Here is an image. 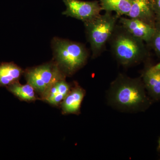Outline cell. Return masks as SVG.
<instances>
[{"label":"cell","mask_w":160,"mask_h":160,"mask_svg":"<svg viewBox=\"0 0 160 160\" xmlns=\"http://www.w3.org/2000/svg\"><path fill=\"white\" fill-rule=\"evenodd\" d=\"M119 22L135 37L143 42L151 41L155 32V26L137 19L120 17Z\"/></svg>","instance_id":"7"},{"label":"cell","mask_w":160,"mask_h":160,"mask_svg":"<svg viewBox=\"0 0 160 160\" xmlns=\"http://www.w3.org/2000/svg\"><path fill=\"white\" fill-rule=\"evenodd\" d=\"M159 23L158 27L155 26V32L151 41L154 49L160 55V22H159Z\"/></svg>","instance_id":"15"},{"label":"cell","mask_w":160,"mask_h":160,"mask_svg":"<svg viewBox=\"0 0 160 160\" xmlns=\"http://www.w3.org/2000/svg\"><path fill=\"white\" fill-rule=\"evenodd\" d=\"M145 88L156 98H160V62L148 67L142 74Z\"/></svg>","instance_id":"9"},{"label":"cell","mask_w":160,"mask_h":160,"mask_svg":"<svg viewBox=\"0 0 160 160\" xmlns=\"http://www.w3.org/2000/svg\"><path fill=\"white\" fill-rule=\"evenodd\" d=\"M108 42L115 58L124 67L136 65L145 56L143 41L130 34L121 25H117Z\"/></svg>","instance_id":"2"},{"label":"cell","mask_w":160,"mask_h":160,"mask_svg":"<svg viewBox=\"0 0 160 160\" xmlns=\"http://www.w3.org/2000/svg\"><path fill=\"white\" fill-rule=\"evenodd\" d=\"M23 73L22 69L12 62L1 63L0 86L7 87L18 82Z\"/></svg>","instance_id":"12"},{"label":"cell","mask_w":160,"mask_h":160,"mask_svg":"<svg viewBox=\"0 0 160 160\" xmlns=\"http://www.w3.org/2000/svg\"><path fill=\"white\" fill-rule=\"evenodd\" d=\"M154 10L155 14L160 22V0H150Z\"/></svg>","instance_id":"16"},{"label":"cell","mask_w":160,"mask_h":160,"mask_svg":"<svg viewBox=\"0 0 160 160\" xmlns=\"http://www.w3.org/2000/svg\"><path fill=\"white\" fill-rule=\"evenodd\" d=\"M66 9L62 14L74 18L83 22L90 21L99 15L102 11L100 2L97 1L63 0Z\"/></svg>","instance_id":"6"},{"label":"cell","mask_w":160,"mask_h":160,"mask_svg":"<svg viewBox=\"0 0 160 160\" xmlns=\"http://www.w3.org/2000/svg\"><path fill=\"white\" fill-rule=\"evenodd\" d=\"M51 46L55 62L65 75L74 74L86 65L89 53L84 44L54 38Z\"/></svg>","instance_id":"3"},{"label":"cell","mask_w":160,"mask_h":160,"mask_svg":"<svg viewBox=\"0 0 160 160\" xmlns=\"http://www.w3.org/2000/svg\"><path fill=\"white\" fill-rule=\"evenodd\" d=\"M145 86L139 78L120 74L111 83L108 92L110 106L125 112L142 111L149 104Z\"/></svg>","instance_id":"1"},{"label":"cell","mask_w":160,"mask_h":160,"mask_svg":"<svg viewBox=\"0 0 160 160\" xmlns=\"http://www.w3.org/2000/svg\"><path fill=\"white\" fill-rule=\"evenodd\" d=\"M85 93V90L82 87L78 85L75 86L63 101V112L67 114H78Z\"/></svg>","instance_id":"11"},{"label":"cell","mask_w":160,"mask_h":160,"mask_svg":"<svg viewBox=\"0 0 160 160\" xmlns=\"http://www.w3.org/2000/svg\"><path fill=\"white\" fill-rule=\"evenodd\" d=\"M158 148L160 150V137L158 140Z\"/></svg>","instance_id":"17"},{"label":"cell","mask_w":160,"mask_h":160,"mask_svg":"<svg viewBox=\"0 0 160 160\" xmlns=\"http://www.w3.org/2000/svg\"><path fill=\"white\" fill-rule=\"evenodd\" d=\"M119 18L112 12H106L104 14H100L84 22L86 38L90 44L93 58L98 57L105 50Z\"/></svg>","instance_id":"4"},{"label":"cell","mask_w":160,"mask_h":160,"mask_svg":"<svg viewBox=\"0 0 160 160\" xmlns=\"http://www.w3.org/2000/svg\"><path fill=\"white\" fill-rule=\"evenodd\" d=\"M154 10L150 0H132L129 13L126 16L137 19L155 26L152 24Z\"/></svg>","instance_id":"8"},{"label":"cell","mask_w":160,"mask_h":160,"mask_svg":"<svg viewBox=\"0 0 160 160\" xmlns=\"http://www.w3.org/2000/svg\"><path fill=\"white\" fill-rule=\"evenodd\" d=\"M7 88L10 92L20 100L31 102L37 99L35 89L28 83L23 85L18 82L8 86Z\"/></svg>","instance_id":"14"},{"label":"cell","mask_w":160,"mask_h":160,"mask_svg":"<svg viewBox=\"0 0 160 160\" xmlns=\"http://www.w3.org/2000/svg\"><path fill=\"white\" fill-rule=\"evenodd\" d=\"M25 76L27 83L43 95L55 82L65 79L66 75L53 62L27 69Z\"/></svg>","instance_id":"5"},{"label":"cell","mask_w":160,"mask_h":160,"mask_svg":"<svg viewBox=\"0 0 160 160\" xmlns=\"http://www.w3.org/2000/svg\"><path fill=\"white\" fill-rule=\"evenodd\" d=\"M70 90V85L63 79L55 82L43 94V98L49 104L57 106L63 102Z\"/></svg>","instance_id":"10"},{"label":"cell","mask_w":160,"mask_h":160,"mask_svg":"<svg viewBox=\"0 0 160 160\" xmlns=\"http://www.w3.org/2000/svg\"><path fill=\"white\" fill-rule=\"evenodd\" d=\"M132 0H100L102 10L115 12L119 17L129 13Z\"/></svg>","instance_id":"13"}]
</instances>
